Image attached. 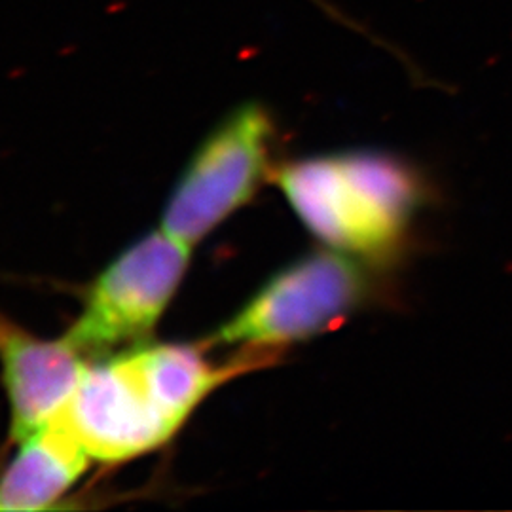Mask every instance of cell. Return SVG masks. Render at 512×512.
<instances>
[{
	"mask_svg": "<svg viewBox=\"0 0 512 512\" xmlns=\"http://www.w3.org/2000/svg\"><path fill=\"white\" fill-rule=\"evenodd\" d=\"M203 346H137L90 363L59 412L92 459L120 463L171 439L222 384L255 370L245 357L213 365Z\"/></svg>",
	"mask_w": 512,
	"mask_h": 512,
	"instance_id": "cell-1",
	"label": "cell"
},
{
	"mask_svg": "<svg viewBox=\"0 0 512 512\" xmlns=\"http://www.w3.org/2000/svg\"><path fill=\"white\" fill-rule=\"evenodd\" d=\"M0 365L10 439L23 442L65 408L90 361L61 340H40L0 313Z\"/></svg>",
	"mask_w": 512,
	"mask_h": 512,
	"instance_id": "cell-6",
	"label": "cell"
},
{
	"mask_svg": "<svg viewBox=\"0 0 512 512\" xmlns=\"http://www.w3.org/2000/svg\"><path fill=\"white\" fill-rule=\"evenodd\" d=\"M365 260L321 249L281 268L241 310L205 338L203 348L266 355L340 327L372 294Z\"/></svg>",
	"mask_w": 512,
	"mask_h": 512,
	"instance_id": "cell-3",
	"label": "cell"
},
{
	"mask_svg": "<svg viewBox=\"0 0 512 512\" xmlns=\"http://www.w3.org/2000/svg\"><path fill=\"white\" fill-rule=\"evenodd\" d=\"M272 179L313 238L365 262L395 255L427 202L418 171L382 150L308 156Z\"/></svg>",
	"mask_w": 512,
	"mask_h": 512,
	"instance_id": "cell-2",
	"label": "cell"
},
{
	"mask_svg": "<svg viewBox=\"0 0 512 512\" xmlns=\"http://www.w3.org/2000/svg\"><path fill=\"white\" fill-rule=\"evenodd\" d=\"M275 124L262 103L222 118L192 154L162 215V230L194 247L272 179Z\"/></svg>",
	"mask_w": 512,
	"mask_h": 512,
	"instance_id": "cell-4",
	"label": "cell"
},
{
	"mask_svg": "<svg viewBox=\"0 0 512 512\" xmlns=\"http://www.w3.org/2000/svg\"><path fill=\"white\" fill-rule=\"evenodd\" d=\"M92 456L57 412L19 442L16 458L0 475V511H46L86 473Z\"/></svg>",
	"mask_w": 512,
	"mask_h": 512,
	"instance_id": "cell-7",
	"label": "cell"
},
{
	"mask_svg": "<svg viewBox=\"0 0 512 512\" xmlns=\"http://www.w3.org/2000/svg\"><path fill=\"white\" fill-rule=\"evenodd\" d=\"M190 253L162 228L135 241L97 275L63 340L86 361L143 346L177 293Z\"/></svg>",
	"mask_w": 512,
	"mask_h": 512,
	"instance_id": "cell-5",
	"label": "cell"
},
{
	"mask_svg": "<svg viewBox=\"0 0 512 512\" xmlns=\"http://www.w3.org/2000/svg\"><path fill=\"white\" fill-rule=\"evenodd\" d=\"M325 16H329L330 19H334V21H338V23H342L344 27H348L351 29L353 33H357V35H361V37L368 38V42H372V44H378L380 48H384L387 52H391V54L399 55L403 61H406V57H403L401 54V50H397L395 46H391V44H387L384 38L378 37L372 29H368L366 25L363 23H359L357 19L351 18L348 16L346 12H342L338 6H334L330 0H311Z\"/></svg>",
	"mask_w": 512,
	"mask_h": 512,
	"instance_id": "cell-8",
	"label": "cell"
}]
</instances>
